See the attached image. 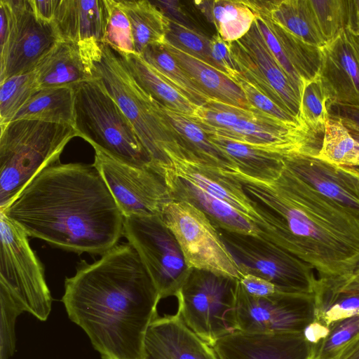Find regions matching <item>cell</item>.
Wrapping results in <instances>:
<instances>
[{
	"label": "cell",
	"mask_w": 359,
	"mask_h": 359,
	"mask_svg": "<svg viewBox=\"0 0 359 359\" xmlns=\"http://www.w3.org/2000/svg\"><path fill=\"white\" fill-rule=\"evenodd\" d=\"M208 137L236 168L246 175L262 180H274L282 172V154L219 136Z\"/></svg>",
	"instance_id": "obj_29"
},
{
	"label": "cell",
	"mask_w": 359,
	"mask_h": 359,
	"mask_svg": "<svg viewBox=\"0 0 359 359\" xmlns=\"http://www.w3.org/2000/svg\"><path fill=\"white\" fill-rule=\"evenodd\" d=\"M164 46L209 97L237 107H251L241 88L225 73L165 41Z\"/></svg>",
	"instance_id": "obj_25"
},
{
	"label": "cell",
	"mask_w": 359,
	"mask_h": 359,
	"mask_svg": "<svg viewBox=\"0 0 359 359\" xmlns=\"http://www.w3.org/2000/svg\"><path fill=\"white\" fill-rule=\"evenodd\" d=\"M11 27L6 45L0 48V82L31 72L62 39L54 22L39 20L29 0H8Z\"/></svg>",
	"instance_id": "obj_14"
},
{
	"label": "cell",
	"mask_w": 359,
	"mask_h": 359,
	"mask_svg": "<svg viewBox=\"0 0 359 359\" xmlns=\"http://www.w3.org/2000/svg\"><path fill=\"white\" fill-rule=\"evenodd\" d=\"M243 274H252L275 285L280 292L313 295V269L267 240L217 228Z\"/></svg>",
	"instance_id": "obj_11"
},
{
	"label": "cell",
	"mask_w": 359,
	"mask_h": 359,
	"mask_svg": "<svg viewBox=\"0 0 359 359\" xmlns=\"http://www.w3.org/2000/svg\"><path fill=\"white\" fill-rule=\"evenodd\" d=\"M309 4L326 43L345 27H353V1L309 0Z\"/></svg>",
	"instance_id": "obj_38"
},
{
	"label": "cell",
	"mask_w": 359,
	"mask_h": 359,
	"mask_svg": "<svg viewBox=\"0 0 359 359\" xmlns=\"http://www.w3.org/2000/svg\"><path fill=\"white\" fill-rule=\"evenodd\" d=\"M253 11L269 18L308 44L321 48L326 44L314 19L309 0L246 1Z\"/></svg>",
	"instance_id": "obj_26"
},
{
	"label": "cell",
	"mask_w": 359,
	"mask_h": 359,
	"mask_svg": "<svg viewBox=\"0 0 359 359\" xmlns=\"http://www.w3.org/2000/svg\"><path fill=\"white\" fill-rule=\"evenodd\" d=\"M93 165L98 170L124 217L161 216L172 200L163 178L153 170L121 161L99 149Z\"/></svg>",
	"instance_id": "obj_13"
},
{
	"label": "cell",
	"mask_w": 359,
	"mask_h": 359,
	"mask_svg": "<svg viewBox=\"0 0 359 359\" xmlns=\"http://www.w3.org/2000/svg\"><path fill=\"white\" fill-rule=\"evenodd\" d=\"M328 329L324 338L309 344L307 359H338L344 346L359 333V315L334 321Z\"/></svg>",
	"instance_id": "obj_40"
},
{
	"label": "cell",
	"mask_w": 359,
	"mask_h": 359,
	"mask_svg": "<svg viewBox=\"0 0 359 359\" xmlns=\"http://www.w3.org/2000/svg\"><path fill=\"white\" fill-rule=\"evenodd\" d=\"M169 20L182 24L184 26L195 29L191 18L184 10L182 5L176 0L151 1Z\"/></svg>",
	"instance_id": "obj_48"
},
{
	"label": "cell",
	"mask_w": 359,
	"mask_h": 359,
	"mask_svg": "<svg viewBox=\"0 0 359 359\" xmlns=\"http://www.w3.org/2000/svg\"><path fill=\"white\" fill-rule=\"evenodd\" d=\"M228 44L245 80L298 119L300 93L269 51L255 20L244 36Z\"/></svg>",
	"instance_id": "obj_16"
},
{
	"label": "cell",
	"mask_w": 359,
	"mask_h": 359,
	"mask_svg": "<svg viewBox=\"0 0 359 359\" xmlns=\"http://www.w3.org/2000/svg\"><path fill=\"white\" fill-rule=\"evenodd\" d=\"M327 102V95L319 76L302 81L298 121L309 133L321 139L329 118Z\"/></svg>",
	"instance_id": "obj_36"
},
{
	"label": "cell",
	"mask_w": 359,
	"mask_h": 359,
	"mask_svg": "<svg viewBox=\"0 0 359 359\" xmlns=\"http://www.w3.org/2000/svg\"><path fill=\"white\" fill-rule=\"evenodd\" d=\"M101 54L93 63L99 78L134 128L151 160V169L168 162L165 148L178 144L160 104L134 79L118 55L101 44Z\"/></svg>",
	"instance_id": "obj_6"
},
{
	"label": "cell",
	"mask_w": 359,
	"mask_h": 359,
	"mask_svg": "<svg viewBox=\"0 0 359 359\" xmlns=\"http://www.w3.org/2000/svg\"><path fill=\"white\" fill-rule=\"evenodd\" d=\"M286 167L325 197L359 216V168L338 166L315 156H283Z\"/></svg>",
	"instance_id": "obj_18"
},
{
	"label": "cell",
	"mask_w": 359,
	"mask_h": 359,
	"mask_svg": "<svg viewBox=\"0 0 359 359\" xmlns=\"http://www.w3.org/2000/svg\"><path fill=\"white\" fill-rule=\"evenodd\" d=\"M316 157L338 166L359 168V144L341 122L329 117Z\"/></svg>",
	"instance_id": "obj_35"
},
{
	"label": "cell",
	"mask_w": 359,
	"mask_h": 359,
	"mask_svg": "<svg viewBox=\"0 0 359 359\" xmlns=\"http://www.w3.org/2000/svg\"><path fill=\"white\" fill-rule=\"evenodd\" d=\"M74 128L78 137L128 164L151 168V160L132 124L95 76L74 86Z\"/></svg>",
	"instance_id": "obj_5"
},
{
	"label": "cell",
	"mask_w": 359,
	"mask_h": 359,
	"mask_svg": "<svg viewBox=\"0 0 359 359\" xmlns=\"http://www.w3.org/2000/svg\"><path fill=\"white\" fill-rule=\"evenodd\" d=\"M319 78L329 104L359 107V31L345 27L320 48Z\"/></svg>",
	"instance_id": "obj_17"
},
{
	"label": "cell",
	"mask_w": 359,
	"mask_h": 359,
	"mask_svg": "<svg viewBox=\"0 0 359 359\" xmlns=\"http://www.w3.org/2000/svg\"><path fill=\"white\" fill-rule=\"evenodd\" d=\"M1 340L0 359H8L15 349L14 325L22 311L4 292L0 291Z\"/></svg>",
	"instance_id": "obj_43"
},
{
	"label": "cell",
	"mask_w": 359,
	"mask_h": 359,
	"mask_svg": "<svg viewBox=\"0 0 359 359\" xmlns=\"http://www.w3.org/2000/svg\"><path fill=\"white\" fill-rule=\"evenodd\" d=\"M350 133L351 134V135L354 137V139L358 142L359 144V133H355V132H353V131H350Z\"/></svg>",
	"instance_id": "obj_54"
},
{
	"label": "cell",
	"mask_w": 359,
	"mask_h": 359,
	"mask_svg": "<svg viewBox=\"0 0 359 359\" xmlns=\"http://www.w3.org/2000/svg\"><path fill=\"white\" fill-rule=\"evenodd\" d=\"M0 291L22 311L47 320L53 299L44 267L30 247L28 235L0 212Z\"/></svg>",
	"instance_id": "obj_8"
},
{
	"label": "cell",
	"mask_w": 359,
	"mask_h": 359,
	"mask_svg": "<svg viewBox=\"0 0 359 359\" xmlns=\"http://www.w3.org/2000/svg\"><path fill=\"white\" fill-rule=\"evenodd\" d=\"M105 24L103 43L117 53H135L132 29L120 0H104Z\"/></svg>",
	"instance_id": "obj_39"
},
{
	"label": "cell",
	"mask_w": 359,
	"mask_h": 359,
	"mask_svg": "<svg viewBox=\"0 0 359 359\" xmlns=\"http://www.w3.org/2000/svg\"><path fill=\"white\" fill-rule=\"evenodd\" d=\"M219 359H307L309 345L302 333L236 332L214 346Z\"/></svg>",
	"instance_id": "obj_21"
},
{
	"label": "cell",
	"mask_w": 359,
	"mask_h": 359,
	"mask_svg": "<svg viewBox=\"0 0 359 359\" xmlns=\"http://www.w3.org/2000/svg\"><path fill=\"white\" fill-rule=\"evenodd\" d=\"M175 236L189 269L239 279V265L207 215L192 203L172 199L161 215Z\"/></svg>",
	"instance_id": "obj_10"
},
{
	"label": "cell",
	"mask_w": 359,
	"mask_h": 359,
	"mask_svg": "<svg viewBox=\"0 0 359 359\" xmlns=\"http://www.w3.org/2000/svg\"><path fill=\"white\" fill-rule=\"evenodd\" d=\"M239 281L245 291L252 296L266 297L280 292L274 284L252 274H243Z\"/></svg>",
	"instance_id": "obj_47"
},
{
	"label": "cell",
	"mask_w": 359,
	"mask_h": 359,
	"mask_svg": "<svg viewBox=\"0 0 359 359\" xmlns=\"http://www.w3.org/2000/svg\"><path fill=\"white\" fill-rule=\"evenodd\" d=\"M142 359H219L214 347L200 338L178 312L158 317L145 334Z\"/></svg>",
	"instance_id": "obj_20"
},
{
	"label": "cell",
	"mask_w": 359,
	"mask_h": 359,
	"mask_svg": "<svg viewBox=\"0 0 359 359\" xmlns=\"http://www.w3.org/2000/svg\"><path fill=\"white\" fill-rule=\"evenodd\" d=\"M338 359H359V333L344 346Z\"/></svg>",
	"instance_id": "obj_51"
},
{
	"label": "cell",
	"mask_w": 359,
	"mask_h": 359,
	"mask_svg": "<svg viewBox=\"0 0 359 359\" xmlns=\"http://www.w3.org/2000/svg\"><path fill=\"white\" fill-rule=\"evenodd\" d=\"M123 236L138 254L161 299L176 296L192 269L161 217H124Z\"/></svg>",
	"instance_id": "obj_12"
},
{
	"label": "cell",
	"mask_w": 359,
	"mask_h": 359,
	"mask_svg": "<svg viewBox=\"0 0 359 359\" xmlns=\"http://www.w3.org/2000/svg\"><path fill=\"white\" fill-rule=\"evenodd\" d=\"M161 298L138 254L117 244L92 264L82 260L65 281L69 318L102 359H142L146 332Z\"/></svg>",
	"instance_id": "obj_1"
},
{
	"label": "cell",
	"mask_w": 359,
	"mask_h": 359,
	"mask_svg": "<svg viewBox=\"0 0 359 359\" xmlns=\"http://www.w3.org/2000/svg\"><path fill=\"white\" fill-rule=\"evenodd\" d=\"M60 0H29L36 17L45 22H53Z\"/></svg>",
	"instance_id": "obj_49"
},
{
	"label": "cell",
	"mask_w": 359,
	"mask_h": 359,
	"mask_svg": "<svg viewBox=\"0 0 359 359\" xmlns=\"http://www.w3.org/2000/svg\"><path fill=\"white\" fill-rule=\"evenodd\" d=\"M225 170L280 219L287 251L320 277L350 273L359 264V216L323 196L285 163L274 180L255 179L236 168Z\"/></svg>",
	"instance_id": "obj_3"
},
{
	"label": "cell",
	"mask_w": 359,
	"mask_h": 359,
	"mask_svg": "<svg viewBox=\"0 0 359 359\" xmlns=\"http://www.w3.org/2000/svg\"><path fill=\"white\" fill-rule=\"evenodd\" d=\"M39 90L40 88L34 70L0 82V126L11 122Z\"/></svg>",
	"instance_id": "obj_37"
},
{
	"label": "cell",
	"mask_w": 359,
	"mask_h": 359,
	"mask_svg": "<svg viewBox=\"0 0 359 359\" xmlns=\"http://www.w3.org/2000/svg\"><path fill=\"white\" fill-rule=\"evenodd\" d=\"M40 89L74 86L94 77L78 47L60 41L44 55L34 69Z\"/></svg>",
	"instance_id": "obj_24"
},
{
	"label": "cell",
	"mask_w": 359,
	"mask_h": 359,
	"mask_svg": "<svg viewBox=\"0 0 359 359\" xmlns=\"http://www.w3.org/2000/svg\"><path fill=\"white\" fill-rule=\"evenodd\" d=\"M330 118L341 122L350 131L359 133V107L338 104H327Z\"/></svg>",
	"instance_id": "obj_46"
},
{
	"label": "cell",
	"mask_w": 359,
	"mask_h": 359,
	"mask_svg": "<svg viewBox=\"0 0 359 359\" xmlns=\"http://www.w3.org/2000/svg\"><path fill=\"white\" fill-rule=\"evenodd\" d=\"M74 102L73 86L42 88L32 96L12 121L36 120L74 128Z\"/></svg>",
	"instance_id": "obj_30"
},
{
	"label": "cell",
	"mask_w": 359,
	"mask_h": 359,
	"mask_svg": "<svg viewBox=\"0 0 359 359\" xmlns=\"http://www.w3.org/2000/svg\"><path fill=\"white\" fill-rule=\"evenodd\" d=\"M313 295L276 292L266 297L248 293L240 281L237 296L238 331L302 333L314 320Z\"/></svg>",
	"instance_id": "obj_15"
},
{
	"label": "cell",
	"mask_w": 359,
	"mask_h": 359,
	"mask_svg": "<svg viewBox=\"0 0 359 359\" xmlns=\"http://www.w3.org/2000/svg\"><path fill=\"white\" fill-rule=\"evenodd\" d=\"M353 277L355 280L359 282V264L355 269V270L352 272Z\"/></svg>",
	"instance_id": "obj_53"
},
{
	"label": "cell",
	"mask_w": 359,
	"mask_h": 359,
	"mask_svg": "<svg viewBox=\"0 0 359 359\" xmlns=\"http://www.w3.org/2000/svg\"><path fill=\"white\" fill-rule=\"evenodd\" d=\"M231 79L241 88L250 106L285 123L300 125L298 119L280 107L236 72ZM301 126V125H300Z\"/></svg>",
	"instance_id": "obj_42"
},
{
	"label": "cell",
	"mask_w": 359,
	"mask_h": 359,
	"mask_svg": "<svg viewBox=\"0 0 359 359\" xmlns=\"http://www.w3.org/2000/svg\"><path fill=\"white\" fill-rule=\"evenodd\" d=\"M165 167L177 177L227 203L256 224L269 241L286 249L285 229L280 219L249 196L243 184L224 169L206 164L185 152L179 145L164 149Z\"/></svg>",
	"instance_id": "obj_9"
},
{
	"label": "cell",
	"mask_w": 359,
	"mask_h": 359,
	"mask_svg": "<svg viewBox=\"0 0 359 359\" xmlns=\"http://www.w3.org/2000/svg\"><path fill=\"white\" fill-rule=\"evenodd\" d=\"M195 6L226 43L236 41L250 29L257 15L246 1H195Z\"/></svg>",
	"instance_id": "obj_31"
},
{
	"label": "cell",
	"mask_w": 359,
	"mask_h": 359,
	"mask_svg": "<svg viewBox=\"0 0 359 359\" xmlns=\"http://www.w3.org/2000/svg\"><path fill=\"white\" fill-rule=\"evenodd\" d=\"M53 22L62 40L78 47L84 62L92 71L103 43L104 0H60Z\"/></svg>",
	"instance_id": "obj_19"
},
{
	"label": "cell",
	"mask_w": 359,
	"mask_h": 359,
	"mask_svg": "<svg viewBox=\"0 0 359 359\" xmlns=\"http://www.w3.org/2000/svg\"><path fill=\"white\" fill-rule=\"evenodd\" d=\"M255 22L269 51L300 93L302 79L284 54L277 38L262 17L257 15Z\"/></svg>",
	"instance_id": "obj_44"
},
{
	"label": "cell",
	"mask_w": 359,
	"mask_h": 359,
	"mask_svg": "<svg viewBox=\"0 0 359 359\" xmlns=\"http://www.w3.org/2000/svg\"><path fill=\"white\" fill-rule=\"evenodd\" d=\"M165 41L215 67L210 56V39L198 29L168 19Z\"/></svg>",
	"instance_id": "obj_41"
},
{
	"label": "cell",
	"mask_w": 359,
	"mask_h": 359,
	"mask_svg": "<svg viewBox=\"0 0 359 359\" xmlns=\"http://www.w3.org/2000/svg\"><path fill=\"white\" fill-rule=\"evenodd\" d=\"M263 18L279 41L284 54L302 79L311 80L318 76L320 48L303 41L282 26L273 22L262 11H254Z\"/></svg>",
	"instance_id": "obj_33"
},
{
	"label": "cell",
	"mask_w": 359,
	"mask_h": 359,
	"mask_svg": "<svg viewBox=\"0 0 359 359\" xmlns=\"http://www.w3.org/2000/svg\"><path fill=\"white\" fill-rule=\"evenodd\" d=\"M154 171L163 178L172 199L192 203L207 215L216 228L270 241L256 224L231 205L177 177L165 167H159Z\"/></svg>",
	"instance_id": "obj_22"
},
{
	"label": "cell",
	"mask_w": 359,
	"mask_h": 359,
	"mask_svg": "<svg viewBox=\"0 0 359 359\" xmlns=\"http://www.w3.org/2000/svg\"><path fill=\"white\" fill-rule=\"evenodd\" d=\"M140 55L196 106H202L212 99L191 80L167 50L164 43L148 46Z\"/></svg>",
	"instance_id": "obj_34"
},
{
	"label": "cell",
	"mask_w": 359,
	"mask_h": 359,
	"mask_svg": "<svg viewBox=\"0 0 359 359\" xmlns=\"http://www.w3.org/2000/svg\"><path fill=\"white\" fill-rule=\"evenodd\" d=\"M160 105L179 146L184 151L206 164L228 170L236 169L229 158L189 116Z\"/></svg>",
	"instance_id": "obj_28"
},
{
	"label": "cell",
	"mask_w": 359,
	"mask_h": 359,
	"mask_svg": "<svg viewBox=\"0 0 359 359\" xmlns=\"http://www.w3.org/2000/svg\"><path fill=\"white\" fill-rule=\"evenodd\" d=\"M130 22L135 53L141 55L149 45L165 41L168 19L148 0H120Z\"/></svg>",
	"instance_id": "obj_32"
},
{
	"label": "cell",
	"mask_w": 359,
	"mask_h": 359,
	"mask_svg": "<svg viewBox=\"0 0 359 359\" xmlns=\"http://www.w3.org/2000/svg\"><path fill=\"white\" fill-rule=\"evenodd\" d=\"M238 283L239 279L192 269L175 296L184 323L212 347L238 332Z\"/></svg>",
	"instance_id": "obj_7"
},
{
	"label": "cell",
	"mask_w": 359,
	"mask_h": 359,
	"mask_svg": "<svg viewBox=\"0 0 359 359\" xmlns=\"http://www.w3.org/2000/svg\"><path fill=\"white\" fill-rule=\"evenodd\" d=\"M329 332L327 327L313 320L304 330L303 334L309 344H313L324 338Z\"/></svg>",
	"instance_id": "obj_50"
},
{
	"label": "cell",
	"mask_w": 359,
	"mask_h": 359,
	"mask_svg": "<svg viewBox=\"0 0 359 359\" xmlns=\"http://www.w3.org/2000/svg\"><path fill=\"white\" fill-rule=\"evenodd\" d=\"M353 28L359 31V1H353Z\"/></svg>",
	"instance_id": "obj_52"
},
{
	"label": "cell",
	"mask_w": 359,
	"mask_h": 359,
	"mask_svg": "<svg viewBox=\"0 0 359 359\" xmlns=\"http://www.w3.org/2000/svg\"><path fill=\"white\" fill-rule=\"evenodd\" d=\"M314 320L325 327L359 315V282L352 273L319 277L313 290Z\"/></svg>",
	"instance_id": "obj_23"
},
{
	"label": "cell",
	"mask_w": 359,
	"mask_h": 359,
	"mask_svg": "<svg viewBox=\"0 0 359 359\" xmlns=\"http://www.w3.org/2000/svg\"><path fill=\"white\" fill-rule=\"evenodd\" d=\"M210 49L211 58L217 69L230 78L233 74L238 72L228 43L222 39L217 34L210 38Z\"/></svg>",
	"instance_id": "obj_45"
},
{
	"label": "cell",
	"mask_w": 359,
	"mask_h": 359,
	"mask_svg": "<svg viewBox=\"0 0 359 359\" xmlns=\"http://www.w3.org/2000/svg\"><path fill=\"white\" fill-rule=\"evenodd\" d=\"M117 54L137 83L160 104L189 116L194 114L198 106L170 84L140 55L135 53Z\"/></svg>",
	"instance_id": "obj_27"
},
{
	"label": "cell",
	"mask_w": 359,
	"mask_h": 359,
	"mask_svg": "<svg viewBox=\"0 0 359 359\" xmlns=\"http://www.w3.org/2000/svg\"><path fill=\"white\" fill-rule=\"evenodd\" d=\"M0 212L28 236L78 254L102 255L123 236L124 216L93 164L48 166Z\"/></svg>",
	"instance_id": "obj_2"
},
{
	"label": "cell",
	"mask_w": 359,
	"mask_h": 359,
	"mask_svg": "<svg viewBox=\"0 0 359 359\" xmlns=\"http://www.w3.org/2000/svg\"><path fill=\"white\" fill-rule=\"evenodd\" d=\"M72 126L20 119L1 126L0 210L5 208L41 170L59 162L72 139Z\"/></svg>",
	"instance_id": "obj_4"
}]
</instances>
